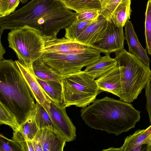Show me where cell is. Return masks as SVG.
<instances>
[{
  "instance_id": "4",
  "label": "cell",
  "mask_w": 151,
  "mask_h": 151,
  "mask_svg": "<svg viewBox=\"0 0 151 151\" xmlns=\"http://www.w3.org/2000/svg\"><path fill=\"white\" fill-rule=\"evenodd\" d=\"M121 83L120 100L131 103L136 99L151 75L149 66L124 49L115 52Z\"/></svg>"
},
{
  "instance_id": "21",
  "label": "cell",
  "mask_w": 151,
  "mask_h": 151,
  "mask_svg": "<svg viewBox=\"0 0 151 151\" xmlns=\"http://www.w3.org/2000/svg\"><path fill=\"white\" fill-rule=\"evenodd\" d=\"M36 77L40 84L51 100L61 104L62 97L61 82L50 80H43L36 76Z\"/></svg>"
},
{
  "instance_id": "13",
  "label": "cell",
  "mask_w": 151,
  "mask_h": 151,
  "mask_svg": "<svg viewBox=\"0 0 151 151\" xmlns=\"http://www.w3.org/2000/svg\"><path fill=\"white\" fill-rule=\"evenodd\" d=\"M151 145V125L146 129H138L127 136L122 146L119 148L111 147L102 151H144V146Z\"/></svg>"
},
{
  "instance_id": "30",
  "label": "cell",
  "mask_w": 151,
  "mask_h": 151,
  "mask_svg": "<svg viewBox=\"0 0 151 151\" xmlns=\"http://www.w3.org/2000/svg\"><path fill=\"white\" fill-rule=\"evenodd\" d=\"M76 13L75 20L77 21L94 20L97 19L100 14L99 12L97 11H85Z\"/></svg>"
},
{
  "instance_id": "11",
  "label": "cell",
  "mask_w": 151,
  "mask_h": 151,
  "mask_svg": "<svg viewBox=\"0 0 151 151\" xmlns=\"http://www.w3.org/2000/svg\"><path fill=\"white\" fill-rule=\"evenodd\" d=\"M108 24V20L100 14L74 41L85 46L90 47L103 38Z\"/></svg>"
},
{
  "instance_id": "24",
  "label": "cell",
  "mask_w": 151,
  "mask_h": 151,
  "mask_svg": "<svg viewBox=\"0 0 151 151\" xmlns=\"http://www.w3.org/2000/svg\"><path fill=\"white\" fill-rule=\"evenodd\" d=\"M35 109L26 121L20 125V129L23 134L31 140L34 138L38 129L35 120Z\"/></svg>"
},
{
  "instance_id": "20",
  "label": "cell",
  "mask_w": 151,
  "mask_h": 151,
  "mask_svg": "<svg viewBox=\"0 0 151 151\" xmlns=\"http://www.w3.org/2000/svg\"><path fill=\"white\" fill-rule=\"evenodd\" d=\"M32 68L35 75L38 78L61 82L62 77L53 71L40 58L33 63Z\"/></svg>"
},
{
  "instance_id": "10",
  "label": "cell",
  "mask_w": 151,
  "mask_h": 151,
  "mask_svg": "<svg viewBox=\"0 0 151 151\" xmlns=\"http://www.w3.org/2000/svg\"><path fill=\"white\" fill-rule=\"evenodd\" d=\"M44 48L43 52L64 54L83 53L86 47L72 40L63 37L58 38L57 35L47 36L43 35Z\"/></svg>"
},
{
  "instance_id": "28",
  "label": "cell",
  "mask_w": 151,
  "mask_h": 151,
  "mask_svg": "<svg viewBox=\"0 0 151 151\" xmlns=\"http://www.w3.org/2000/svg\"><path fill=\"white\" fill-rule=\"evenodd\" d=\"M122 0H100L101 10L100 14L108 20L111 19L112 14L119 4Z\"/></svg>"
},
{
  "instance_id": "9",
  "label": "cell",
  "mask_w": 151,
  "mask_h": 151,
  "mask_svg": "<svg viewBox=\"0 0 151 151\" xmlns=\"http://www.w3.org/2000/svg\"><path fill=\"white\" fill-rule=\"evenodd\" d=\"M123 28L115 25L111 19L108 20V27L103 38L90 47L105 54L123 50L125 39Z\"/></svg>"
},
{
  "instance_id": "23",
  "label": "cell",
  "mask_w": 151,
  "mask_h": 151,
  "mask_svg": "<svg viewBox=\"0 0 151 151\" xmlns=\"http://www.w3.org/2000/svg\"><path fill=\"white\" fill-rule=\"evenodd\" d=\"M35 111V120L38 129L48 126L55 129L50 115L42 105L36 102Z\"/></svg>"
},
{
  "instance_id": "27",
  "label": "cell",
  "mask_w": 151,
  "mask_h": 151,
  "mask_svg": "<svg viewBox=\"0 0 151 151\" xmlns=\"http://www.w3.org/2000/svg\"><path fill=\"white\" fill-rule=\"evenodd\" d=\"M145 35L146 48L151 55V0L148 1L145 14Z\"/></svg>"
},
{
  "instance_id": "25",
  "label": "cell",
  "mask_w": 151,
  "mask_h": 151,
  "mask_svg": "<svg viewBox=\"0 0 151 151\" xmlns=\"http://www.w3.org/2000/svg\"><path fill=\"white\" fill-rule=\"evenodd\" d=\"M0 124L10 127L13 132L19 130L20 125L15 116L0 103Z\"/></svg>"
},
{
  "instance_id": "1",
  "label": "cell",
  "mask_w": 151,
  "mask_h": 151,
  "mask_svg": "<svg viewBox=\"0 0 151 151\" xmlns=\"http://www.w3.org/2000/svg\"><path fill=\"white\" fill-rule=\"evenodd\" d=\"M56 0H32L13 13L0 17V31L27 25L47 36L57 35L75 20L76 13Z\"/></svg>"
},
{
  "instance_id": "17",
  "label": "cell",
  "mask_w": 151,
  "mask_h": 151,
  "mask_svg": "<svg viewBox=\"0 0 151 151\" xmlns=\"http://www.w3.org/2000/svg\"><path fill=\"white\" fill-rule=\"evenodd\" d=\"M110 54L100 56L94 63L86 66L84 71L94 79L106 73L117 65L116 59L111 58Z\"/></svg>"
},
{
  "instance_id": "19",
  "label": "cell",
  "mask_w": 151,
  "mask_h": 151,
  "mask_svg": "<svg viewBox=\"0 0 151 151\" xmlns=\"http://www.w3.org/2000/svg\"><path fill=\"white\" fill-rule=\"evenodd\" d=\"M131 3V0L122 1L113 13L111 19L117 26L123 27L127 21L130 19Z\"/></svg>"
},
{
  "instance_id": "3",
  "label": "cell",
  "mask_w": 151,
  "mask_h": 151,
  "mask_svg": "<svg viewBox=\"0 0 151 151\" xmlns=\"http://www.w3.org/2000/svg\"><path fill=\"white\" fill-rule=\"evenodd\" d=\"M34 96L15 61H0V103L24 122L36 106Z\"/></svg>"
},
{
  "instance_id": "31",
  "label": "cell",
  "mask_w": 151,
  "mask_h": 151,
  "mask_svg": "<svg viewBox=\"0 0 151 151\" xmlns=\"http://www.w3.org/2000/svg\"><path fill=\"white\" fill-rule=\"evenodd\" d=\"M0 136V151H19L11 139L6 138L1 134Z\"/></svg>"
},
{
  "instance_id": "14",
  "label": "cell",
  "mask_w": 151,
  "mask_h": 151,
  "mask_svg": "<svg viewBox=\"0 0 151 151\" xmlns=\"http://www.w3.org/2000/svg\"><path fill=\"white\" fill-rule=\"evenodd\" d=\"M27 83L36 102L42 105L45 101L51 99L37 80L33 70L32 64L24 63L19 60L15 61Z\"/></svg>"
},
{
  "instance_id": "16",
  "label": "cell",
  "mask_w": 151,
  "mask_h": 151,
  "mask_svg": "<svg viewBox=\"0 0 151 151\" xmlns=\"http://www.w3.org/2000/svg\"><path fill=\"white\" fill-rule=\"evenodd\" d=\"M125 26V39L128 46L129 52L139 59L143 63L149 66L150 60L146 49L139 42L131 22L128 20Z\"/></svg>"
},
{
  "instance_id": "22",
  "label": "cell",
  "mask_w": 151,
  "mask_h": 151,
  "mask_svg": "<svg viewBox=\"0 0 151 151\" xmlns=\"http://www.w3.org/2000/svg\"><path fill=\"white\" fill-rule=\"evenodd\" d=\"M93 20H75L68 27L65 29V37L73 41H76Z\"/></svg>"
},
{
  "instance_id": "15",
  "label": "cell",
  "mask_w": 151,
  "mask_h": 151,
  "mask_svg": "<svg viewBox=\"0 0 151 151\" xmlns=\"http://www.w3.org/2000/svg\"><path fill=\"white\" fill-rule=\"evenodd\" d=\"M96 81L100 90L111 93L120 97L121 80L119 68L117 65Z\"/></svg>"
},
{
  "instance_id": "2",
  "label": "cell",
  "mask_w": 151,
  "mask_h": 151,
  "mask_svg": "<svg viewBox=\"0 0 151 151\" xmlns=\"http://www.w3.org/2000/svg\"><path fill=\"white\" fill-rule=\"evenodd\" d=\"M81 116L91 128L118 135L134 128L140 112L129 103L105 97L83 108Z\"/></svg>"
},
{
  "instance_id": "12",
  "label": "cell",
  "mask_w": 151,
  "mask_h": 151,
  "mask_svg": "<svg viewBox=\"0 0 151 151\" xmlns=\"http://www.w3.org/2000/svg\"><path fill=\"white\" fill-rule=\"evenodd\" d=\"M34 138L40 142L43 151H63L67 142L64 137L51 126L38 129Z\"/></svg>"
},
{
  "instance_id": "29",
  "label": "cell",
  "mask_w": 151,
  "mask_h": 151,
  "mask_svg": "<svg viewBox=\"0 0 151 151\" xmlns=\"http://www.w3.org/2000/svg\"><path fill=\"white\" fill-rule=\"evenodd\" d=\"M20 2V0H0V17L13 13Z\"/></svg>"
},
{
  "instance_id": "5",
  "label": "cell",
  "mask_w": 151,
  "mask_h": 151,
  "mask_svg": "<svg viewBox=\"0 0 151 151\" xmlns=\"http://www.w3.org/2000/svg\"><path fill=\"white\" fill-rule=\"evenodd\" d=\"M61 104L66 108L72 105L84 108L95 99L100 92L96 80L84 71L62 78Z\"/></svg>"
},
{
  "instance_id": "18",
  "label": "cell",
  "mask_w": 151,
  "mask_h": 151,
  "mask_svg": "<svg viewBox=\"0 0 151 151\" xmlns=\"http://www.w3.org/2000/svg\"><path fill=\"white\" fill-rule=\"evenodd\" d=\"M56 0L61 2L67 8L76 12L85 11H97L100 13L101 10L100 0Z\"/></svg>"
},
{
  "instance_id": "36",
  "label": "cell",
  "mask_w": 151,
  "mask_h": 151,
  "mask_svg": "<svg viewBox=\"0 0 151 151\" xmlns=\"http://www.w3.org/2000/svg\"><path fill=\"white\" fill-rule=\"evenodd\" d=\"M123 0H122V1H123Z\"/></svg>"
},
{
  "instance_id": "34",
  "label": "cell",
  "mask_w": 151,
  "mask_h": 151,
  "mask_svg": "<svg viewBox=\"0 0 151 151\" xmlns=\"http://www.w3.org/2000/svg\"><path fill=\"white\" fill-rule=\"evenodd\" d=\"M145 151H151V145L146 146Z\"/></svg>"
},
{
  "instance_id": "32",
  "label": "cell",
  "mask_w": 151,
  "mask_h": 151,
  "mask_svg": "<svg viewBox=\"0 0 151 151\" xmlns=\"http://www.w3.org/2000/svg\"><path fill=\"white\" fill-rule=\"evenodd\" d=\"M145 88L146 99V108L151 124V75L145 85Z\"/></svg>"
},
{
  "instance_id": "7",
  "label": "cell",
  "mask_w": 151,
  "mask_h": 151,
  "mask_svg": "<svg viewBox=\"0 0 151 151\" xmlns=\"http://www.w3.org/2000/svg\"><path fill=\"white\" fill-rule=\"evenodd\" d=\"M100 52L93 48L86 47L84 52L77 54H64L43 52L40 57L54 72L62 77L80 71L100 57Z\"/></svg>"
},
{
  "instance_id": "26",
  "label": "cell",
  "mask_w": 151,
  "mask_h": 151,
  "mask_svg": "<svg viewBox=\"0 0 151 151\" xmlns=\"http://www.w3.org/2000/svg\"><path fill=\"white\" fill-rule=\"evenodd\" d=\"M11 140L19 151H34L31 140L25 136L20 129L13 132Z\"/></svg>"
},
{
  "instance_id": "33",
  "label": "cell",
  "mask_w": 151,
  "mask_h": 151,
  "mask_svg": "<svg viewBox=\"0 0 151 151\" xmlns=\"http://www.w3.org/2000/svg\"><path fill=\"white\" fill-rule=\"evenodd\" d=\"M31 142L34 151H43L42 145L38 140L34 138Z\"/></svg>"
},
{
  "instance_id": "6",
  "label": "cell",
  "mask_w": 151,
  "mask_h": 151,
  "mask_svg": "<svg viewBox=\"0 0 151 151\" xmlns=\"http://www.w3.org/2000/svg\"><path fill=\"white\" fill-rule=\"evenodd\" d=\"M7 39L9 47L21 62L33 64L41 57L44 44L43 34L39 30L25 25L11 30Z\"/></svg>"
},
{
  "instance_id": "8",
  "label": "cell",
  "mask_w": 151,
  "mask_h": 151,
  "mask_svg": "<svg viewBox=\"0 0 151 151\" xmlns=\"http://www.w3.org/2000/svg\"><path fill=\"white\" fill-rule=\"evenodd\" d=\"M47 111L56 129L67 142L74 140L76 137V128L68 116L66 107L52 100L42 105Z\"/></svg>"
},
{
  "instance_id": "35",
  "label": "cell",
  "mask_w": 151,
  "mask_h": 151,
  "mask_svg": "<svg viewBox=\"0 0 151 151\" xmlns=\"http://www.w3.org/2000/svg\"><path fill=\"white\" fill-rule=\"evenodd\" d=\"M28 0H20V1L22 4H24Z\"/></svg>"
}]
</instances>
